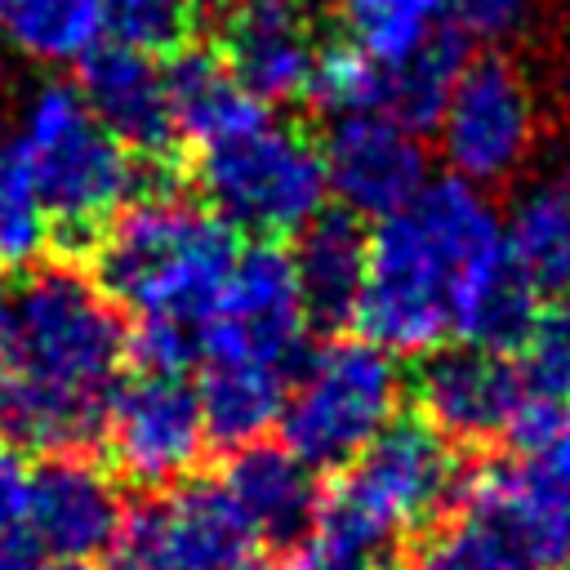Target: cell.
Returning a JSON list of instances; mask_svg holds the SVG:
<instances>
[{
  "label": "cell",
  "mask_w": 570,
  "mask_h": 570,
  "mask_svg": "<svg viewBox=\"0 0 570 570\" xmlns=\"http://www.w3.org/2000/svg\"><path fill=\"white\" fill-rule=\"evenodd\" d=\"M76 67L80 98L134 156L160 160L174 147L178 129L169 116L165 67L156 62V53L129 49L120 40H98L76 58Z\"/></svg>",
  "instance_id": "obj_15"
},
{
  "label": "cell",
  "mask_w": 570,
  "mask_h": 570,
  "mask_svg": "<svg viewBox=\"0 0 570 570\" xmlns=\"http://www.w3.org/2000/svg\"><path fill=\"white\" fill-rule=\"evenodd\" d=\"M396 530L343 481L321 494L307 534L294 543L289 570H383L396 548Z\"/></svg>",
  "instance_id": "obj_23"
},
{
  "label": "cell",
  "mask_w": 570,
  "mask_h": 570,
  "mask_svg": "<svg viewBox=\"0 0 570 570\" xmlns=\"http://www.w3.org/2000/svg\"><path fill=\"white\" fill-rule=\"evenodd\" d=\"M307 330H312V316H307L289 249H281V240H254L249 249L236 254L227 272V285L209 321L205 356L209 352L249 356L294 374L307 347Z\"/></svg>",
  "instance_id": "obj_10"
},
{
  "label": "cell",
  "mask_w": 570,
  "mask_h": 570,
  "mask_svg": "<svg viewBox=\"0 0 570 570\" xmlns=\"http://www.w3.org/2000/svg\"><path fill=\"white\" fill-rule=\"evenodd\" d=\"M307 316L321 325H343L356 316L365 267H370V232L347 209H321L294 232L289 249Z\"/></svg>",
  "instance_id": "obj_19"
},
{
  "label": "cell",
  "mask_w": 570,
  "mask_h": 570,
  "mask_svg": "<svg viewBox=\"0 0 570 570\" xmlns=\"http://www.w3.org/2000/svg\"><path fill=\"white\" fill-rule=\"evenodd\" d=\"M120 517H125V499L116 476L102 463H94L85 450L49 454L27 476L22 530L53 561H94L111 552Z\"/></svg>",
  "instance_id": "obj_14"
},
{
  "label": "cell",
  "mask_w": 570,
  "mask_h": 570,
  "mask_svg": "<svg viewBox=\"0 0 570 570\" xmlns=\"http://www.w3.org/2000/svg\"><path fill=\"white\" fill-rule=\"evenodd\" d=\"M508 263L503 214L485 187L445 174L370 232L356 325L392 356H423L454 338V312Z\"/></svg>",
  "instance_id": "obj_2"
},
{
  "label": "cell",
  "mask_w": 570,
  "mask_h": 570,
  "mask_svg": "<svg viewBox=\"0 0 570 570\" xmlns=\"http://www.w3.org/2000/svg\"><path fill=\"white\" fill-rule=\"evenodd\" d=\"M218 53L263 107L307 98L316 40L298 0H232L218 22Z\"/></svg>",
  "instance_id": "obj_17"
},
{
  "label": "cell",
  "mask_w": 570,
  "mask_h": 570,
  "mask_svg": "<svg viewBox=\"0 0 570 570\" xmlns=\"http://www.w3.org/2000/svg\"><path fill=\"white\" fill-rule=\"evenodd\" d=\"M347 40L379 67H396L445 27V0H338Z\"/></svg>",
  "instance_id": "obj_26"
},
{
  "label": "cell",
  "mask_w": 570,
  "mask_h": 570,
  "mask_svg": "<svg viewBox=\"0 0 570 570\" xmlns=\"http://www.w3.org/2000/svg\"><path fill=\"white\" fill-rule=\"evenodd\" d=\"M45 570H102L98 561H45Z\"/></svg>",
  "instance_id": "obj_35"
},
{
  "label": "cell",
  "mask_w": 570,
  "mask_h": 570,
  "mask_svg": "<svg viewBox=\"0 0 570 570\" xmlns=\"http://www.w3.org/2000/svg\"><path fill=\"white\" fill-rule=\"evenodd\" d=\"M472 512L490 517L534 570H570V481L521 459H499L463 476Z\"/></svg>",
  "instance_id": "obj_16"
},
{
  "label": "cell",
  "mask_w": 570,
  "mask_h": 570,
  "mask_svg": "<svg viewBox=\"0 0 570 570\" xmlns=\"http://www.w3.org/2000/svg\"><path fill=\"white\" fill-rule=\"evenodd\" d=\"M200 361H205L200 383H191V387H196L209 441L236 450V445L267 436L281 423L285 392H289L285 370H276L267 361H249V356H223V352H209Z\"/></svg>",
  "instance_id": "obj_21"
},
{
  "label": "cell",
  "mask_w": 570,
  "mask_h": 570,
  "mask_svg": "<svg viewBox=\"0 0 570 570\" xmlns=\"http://www.w3.org/2000/svg\"><path fill=\"white\" fill-rule=\"evenodd\" d=\"M125 365L129 325L98 281L71 263L27 267L0 347V441L40 459L89 450Z\"/></svg>",
  "instance_id": "obj_1"
},
{
  "label": "cell",
  "mask_w": 570,
  "mask_h": 570,
  "mask_svg": "<svg viewBox=\"0 0 570 570\" xmlns=\"http://www.w3.org/2000/svg\"><path fill=\"white\" fill-rule=\"evenodd\" d=\"M463 463L454 454V441L441 436L423 414L392 419L347 468L343 485L356 490L396 534L423 530L436 521L450 499L463 494Z\"/></svg>",
  "instance_id": "obj_11"
},
{
  "label": "cell",
  "mask_w": 570,
  "mask_h": 570,
  "mask_svg": "<svg viewBox=\"0 0 570 570\" xmlns=\"http://www.w3.org/2000/svg\"><path fill=\"white\" fill-rule=\"evenodd\" d=\"M445 18L468 40L499 45V40H508V36H517L525 27L530 0H445Z\"/></svg>",
  "instance_id": "obj_32"
},
{
  "label": "cell",
  "mask_w": 570,
  "mask_h": 570,
  "mask_svg": "<svg viewBox=\"0 0 570 570\" xmlns=\"http://www.w3.org/2000/svg\"><path fill=\"white\" fill-rule=\"evenodd\" d=\"M557 183L570 191V147H566V156H561V174H557Z\"/></svg>",
  "instance_id": "obj_38"
},
{
  "label": "cell",
  "mask_w": 570,
  "mask_h": 570,
  "mask_svg": "<svg viewBox=\"0 0 570 570\" xmlns=\"http://www.w3.org/2000/svg\"><path fill=\"white\" fill-rule=\"evenodd\" d=\"M0 36L31 62H76L102 40L98 0H0Z\"/></svg>",
  "instance_id": "obj_25"
},
{
  "label": "cell",
  "mask_w": 570,
  "mask_h": 570,
  "mask_svg": "<svg viewBox=\"0 0 570 570\" xmlns=\"http://www.w3.org/2000/svg\"><path fill=\"white\" fill-rule=\"evenodd\" d=\"M165 89L178 138L196 147H214L267 116V107L236 80L218 45L187 40L183 49H174L165 62Z\"/></svg>",
  "instance_id": "obj_20"
},
{
  "label": "cell",
  "mask_w": 570,
  "mask_h": 570,
  "mask_svg": "<svg viewBox=\"0 0 570 570\" xmlns=\"http://www.w3.org/2000/svg\"><path fill=\"white\" fill-rule=\"evenodd\" d=\"M196 183L200 200L236 236L254 240L294 236L330 200L321 147L298 125L267 116L214 147H200Z\"/></svg>",
  "instance_id": "obj_5"
},
{
  "label": "cell",
  "mask_w": 570,
  "mask_h": 570,
  "mask_svg": "<svg viewBox=\"0 0 570 570\" xmlns=\"http://www.w3.org/2000/svg\"><path fill=\"white\" fill-rule=\"evenodd\" d=\"M236 254V232L205 200L147 191L98 232L94 281L138 321H178L209 338Z\"/></svg>",
  "instance_id": "obj_3"
},
{
  "label": "cell",
  "mask_w": 570,
  "mask_h": 570,
  "mask_svg": "<svg viewBox=\"0 0 570 570\" xmlns=\"http://www.w3.org/2000/svg\"><path fill=\"white\" fill-rule=\"evenodd\" d=\"M325 183L338 209L356 214L361 223H379L396 209H405L428 187V147L423 134L396 120L383 107L334 116L325 142Z\"/></svg>",
  "instance_id": "obj_12"
},
{
  "label": "cell",
  "mask_w": 570,
  "mask_h": 570,
  "mask_svg": "<svg viewBox=\"0 0 570 570\" xmlns=\"http://www.w3.org/2000/svg\"><path fill=\"white\" fill-rule=\"evenodd\" d=\"M102 36L142 53H174L200 27V0H98Z\"/></svg>",
  "instance_id": "obj_30"
},
{
  "label": "cell",
  "mask_w": 570,
  "mask_h": 570,
  "mask_svg": "<svg viewBox=\"0 0 570 570\" xmlns=\"http://www.w3.org/2000/svg\"><path fill=\"white\" fill-rule=\"evenodd\" d=\"M258 539L223 481L187 476L129 503L111 539L116 570H254Z\"/></svg>",
  "instance_id": "obj_8"
},
{
  "label": "cell",
  "mask_w": 570,
  "mask_h": 570,
  "mask_svg": "<svg viewBox=\"0 0 570 570\" xmlns=\"http://www.w3.org/2000/svg\"><path fill=\"white\" fill-rule=\"evenodd\" d=\"M254 570H258V566H254Z\"/></svg>",
  "instance_id": "obj_39"
},
{
  "label": "cell",
  "mask_w": 570,
  "mask_h": 570,
  "mask_svg": "<svg viewBox=\"0 0 570 570\" xmlns=\"http://www.w3.org/2000/svg\"><path fill=\"white\" fill-rule=\"evenodd\" d=\"M503 249L539 298L570 294V191L561 183L517 187L503 209Z\"/></svg>",
  "instance_id": "obj_22"
},
{
  "label": "cell",
  "mask_w": 570,
  "mask_h": 570,
  "mask_svg": "<svg viewBox=\"0 0 570 570\" xmlns=\"http://www.w3.org/2000/svg\"><path fill=\"white\" fill-rule=\"evenodd\" d=\"M4 330H9V294L0 289V347H4Z\"/></svg>",
  "instance_id": "obj_37"
},
{
  "label": "cell",
  "mask_w": 570,
  "mask_h": 570,
  "mask_svg": "<svg viewBox=\"0 0 570 570\" xmlns=\"http://www.w3.org/2000/svg\"><path fill=\"white\" fill-rule=\"evenodd\" d=\"M521 374L530 392L570 401V294L548 298L525 338H521Z\"/></svg>",
  "instance_id": "obj_31"
},
{
  "label": "cell",
  "mask_w": 570,
  "mask_h": 570,
  "mask_svg": "<svg viewBox=\"0 0 570 570\" xmlns=\"http://www.w3.org/2000/svg\"><path fill=\"white\" fill-rule=\"evenodd\" d=\"M40 557H45V552L36 548V539H31L22 525L0 530V570H45Z\"/></svg>",
  "instance_id": "obj_34"
},
{
  "label": "cell",
  "mask_w": 570,
  "mask_h": 570,
  "mask_svg": "<svg viewBox=\"0 0 570 570\" xmlns=\"http://www.w3.org/2000/svg\"><path fill=\"white\" fill-rule=\"evenodd\" d=\"M436 147L450 174L476 187H508L539 147V98L508 53L468 58L436 120Z\"/></svg>",
  "instance_id": "obj_7"
},
{
  "label": "cell",
  "mask_w": 570,
  "mask_h": 570,
  "mask_svg": "<svg viewBox=\"0 0 570 570\" xmlns=\"http://www.w3.org/2000/svg\"><path fill=\"white\" fill-rule=\"evenodd\" d=\"M419 414L450 441L485 445L508 432L512 414L530 396V383L521 365L508 361V352L481 347V343H454L423 352L419 379H414Z\"/></svg>",
  "instance_id": "obj_13"
},
{
  "label": "cell",
  "mask_w": 570,
  "mask_h": 570,
  "mask_svg": "<svg viewBox=\"0 0 570 570\" xmlns=\"http://www.w3.org/2000/svg\"><path fill=\"white\" fill-rule=\"evenodd\" d=\"M27 463L22 450H13L9 441H0V530L22 525V508H27Z\"/></svg>",
  "instance_id": "obj_33"
},
{
  "label": "cell",
  "mask_w": 570,
  "mask_h": 570,
  "mask_svg": "<svg viewBox=\"0 0 570 570\" xmlns=\"http://www.w3.org/2000/svg\"><path fill=\"white\" fill-rule=\"evenodd\" d=\"M561 111H566V120H570V62H566V71H561Z\"/></svg>",
  "instance_id": "obj_36"
},
{
  "label": "cell",
  "mask_w": 570,
  "mask_h": 570,
  "mask_svg": "<svg viewBox=\"0 0 570 570\" xmlns=\"http://www.w3.org/2000/svg\"><path fill=\"white\" fill-rule=\"evenodd\" d=\"M49 214L36 196V183L13 147L0 134V272H27L49 245Z\"/></svg>",
  "instance_id": "obj_28"
},
{
  "label": "cell",
  "mask_w": 570,
  "mask_h": 570,
  "mask_svg": "<svg viewBox=\"0 0 570 570\" xmlns=\"http://www.w3.org/2000/svg\"><path fill=\"white\" fill-rule=\"evenodd\" d=\"M49 227L71 245H94L98 232L138 196V156L89 111L76 85L45 80L18 111L9 134Z\"/></svg>",
  "instance_id": "obj_4"
},
{
  "label": "cell",
  "mask_w": 570,
  "mask_h": 570,
  "mask_svg": "<svg viewBox=\"0 0 570 570\" xmlns=\"http://www.w3.org/2000/svg\"><path fill=\"white\" fill-rule=\"evenodd\" d=\"M307 98L330 116L383 107V67L352 40L316 45V62H312V76H307Z\"/></svg>",
  "instance_id": "obj_29"
},
{
  "label": "cell",
  "mask_w": 570,
  "mask_h": 570,
  "mask_svg": "<svg viewBox=\"0 0 570 570\" xmlns=\"http://www.w3.org/2000/svg\"><path fill=\"white\" fill-rule=\"evenodd\" d=\"M102 441L116 472L138 490L187 481L209 445L196 387L169 370H147L120 383L107 410Z\"/></svg>",
  "instance_id": "obj_9"
},
{
  "label": "cell",
  "mask_w": 570,
  "mask_h": 570,
  "mask_svg": "<svg viewBox=\"0 0 570 570\" xmlns=\"http://www.w3.org/2000/svg\"><path fill=\"white\" fill-rule=\"evenodd\" d=\"M223 490L240 508L254 539L272 548H294L321 508L316 468L298 459L285 441H263V436L232 450L223 468Z\"/></svg>",
  "instance_id": "obj_18"
},
{
  "label": "cell",
  "mask_w": 570,
  "mask_h": 570,
  "mask_svg": "<svg viewBox=\"0 0 570 570\" xmlns=\"http://www.w3.org/2000/svg\"><path fill=\"white\" fill-rule=\"evenodd\" d=\"M405 379L387 347L370 338H334L298 361L281 432L285 445L321 468H347L396 414Z\"/></svg>",
  "instance_id": "obj_6"
},
{
  "label": "cell",
  "mask_w": 570,
  "mask_h": 570,
  "mask_svg": "<svg viewBox=\"0 0 570 570\" xmlns=\"http://www.w3.org/2000/svg\"><path fill=\"white\" fill-rule=\"evenodd\" d=\"M463 67H468V36L445 18V27L428 45H419L396 67H383V111H392L419 134L436 129Z\"/></svg>",
  "instance_id": "obj_24"
},
{
  "label": "cell",
  "mask_w": 570,
  "mask_h": 570,
  "mask_svg": "<svg viewBox=\"0 0 570 570\" xmlns=\"http://www.w3.org/2000/svg\"><path fill=\"white\" fill-rule=\"evenodd\" d=\"M410 570H534V566L490 517L468 508L463 517L428 530V539L414 548Z\"/></svg>",
  "instance_id": "obj_27"
}]
</instances>
